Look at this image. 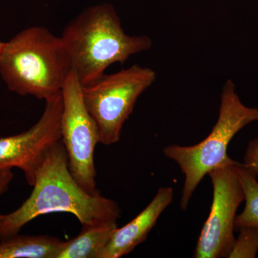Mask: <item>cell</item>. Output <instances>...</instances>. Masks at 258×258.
Here are the masks:
<instances>
[{
	"label": "cell",
	"instance_id": "6da1fadb",
	"mask_svg": "<svg viewBox=\"0 0 258 258\" xmlns=\"http://www.w3.org/2000/svg\"><path fill=\"white\" fill-rule=\"evenodd\" d=\"M30 197L14 212L5 215L0 225V240L18 235L24 226L37 217L54 212H67L81 225L116 221L120 217L118 203L101 193L92 195L80 186L71 174L62 142L55 144L39 167Z\"/></svg>",
	"mask_w": 258,
	"mask_h": 258
},
{
	"label": "cell",
	"instance_id": "7a4b0ae2",
	"mask_svg": "<svg viewBox=\"0 0 258 258\" xmlns=\"http://www.w3.org/2000/svg\"><path fill=\"white\" fill-rule=\"evenodd\" d=\"M60 37L83 86L101 77L111 64H123L152 45L146 35H127L114 7L108 3L85 8L64 27Z\"/></svg>",
	"mask_w": 258,
	"mask_h": 258
},
{
	"label": "cell",
	"instance_id": "3957f363",
	"mask_svg": "<svg viewBox=\"0 0 258 258\" xmlns=\"http://www.w3.org/2000/svg\"><path fill=\"white\" fill-rule=\"evenodd\" d=\"M72 71L60 36L33 26L6 42L0 55V76L8 89L21 96L47 101L61 92Z\"/></svg>",
	"mask_w": 258,
	"mask_h": 258
},
{
	"label": "cell",
	"instance_id": "277c9868",
	"mask_svg": "<svg viewBox=\"0 0 258 258\" xmlns=\"http://www.w3.org/2000/svg\"><path fill=\"white\" fill-rule=\"evenodd\" d=\"M216 123L204 140L194 146L169 145L163 152L179 166L184 175L180 208L185 210L203 178L213 169L232 164L227 155L231 141L246 125L258 121V108L245 106L232 80L222 88Z\"/></svg>",
	"mask_w": 258,
	"mask_h": 258
},
{
	"label": "cell",
	"instance_id": "5b68a950",
	"mask_svg": "<svg viewBox=\"0 0 258 258\" xmlns=\"http://www.w3.org/2000/svg\"><path fill=\"white\" fill-rule=\"evenodd\" d=\"M157 79L154 70L134 64L115 74H103L83 86V100L99 133V143L109 146L120 140L123 124L136 103Z\"/></svg>",
	"mask_w": 258,
	"mask_h": 258
},
{
	"label": "cell",
	"instance_id": "8992f818",
	"mask_svg": "<svg viewBox=\"0 0 258 258\" xmlns=\"http://www.w3.org/2000/svg\"><path fill=\"white\" fill-rule=\"evenodd\" d=\"M61 94V142L67 154L70 170L81 187L96 195L100 191L97 189L94 152L99 143V133L85 104L83 85L73 70Z\"/></svg>",
	"mask_w": 258,
	"mask_h": 258
},
{
	"label": "cell",
	"instance_id": "52a82bcc",
	"mask_svg": "<svg viewBox=\"0 0 258 258\" xmlns=\"http://www.w3.org/2000/svg\"><path fill=\"white\" fill-rule=\"evenodd\" d=\"M235 162L216 168L208 174L213 187V200L194 257L228 258L232 250L235 241L237 211L244 201L243 189L234 168Z\"/></svg>",
	"mask_w": 258,
	"mask_h": 258
},
{
	"label": "cell",
	"instance_id": "ba28073f",
	"mask_svg": "<svg viewBox=\"0 0 258 258\" xmlns=\"http://www.w3.org/2000/svg\"><path fill=\"white\" fill-rule=\"evenodd\" d=\"M61 92L45 101L38 121L23 133L0 137V170L18 168L33 186L39 167L51 149L61 141Z\"/></svg>",
	"mask_w": 258,
	"mask_h": 258
},
{
	"label": "cell",
	"instance_id": "9c48e42d",
	"mask_svg": "<svg viewBox=\"0 0 258 258\" xmlns=\"http://www.w3.org/2000/svg\"><path fill=\"white\" fill-rule=\"evenodd\" d=\"M173 199L172 187L159 188L157 195L143 211L123 227H117L99 258H120L132 252L147 240L158 219L171 205Z\"/></svg>",
	"mask_w": 258,
	"mask_h": 258
},
{
	"label": "cell",
	"instance_id": "30bf717a",
	"mask_svg": "<svg viewBox=\"0 0 258 258\" xmlns=\"http://www.w3.org/2000/svg\"><path fill=\"white\" fill-rule=\"evenodd\" d=\"M117 227L116 221L83 225L79 235L63 242L57 258H99Z\"/></svg>",
	"mask_w": 258,
	"mask_h": 258
},
{
	"label": "cell",
	"instance_id": "8fae6325",
	"mask_svg": "<svg viewBox=\"0 0 258 258\" xmlns=\"http://www.w3.org/2000/svg\"><path fill=\"white\" fill-rule=\"evenodd\" d=\"M63 242L53 236L18 234L0 240V258H57Z\"/></svg>",
	"mask_w": 258,
	"mask_h": 258
},
{
	"label": "cell",
	"instance_id": "7c38bea8",
	"mask_svg": "<svg viewBox=\"0 0 258 258\" xmlns=\"http://www.w3.org/2000/svg\"><path fill=\"white\" fill-rule=\"evenodd\" d=\"M237 175L244 194L243 211L236 216L235 230L249 226H258V181L249 166L236 161L234 164Z\"/></svg>",
	"mask_w": 258,
	"mask_h": 258
},
{
	"label": "cell",
	"instance_id": "4fadbf2b",
	"mask_svg": "<svg viewBox=\"0 0 258 258\" xmlns=\"http://www.w3.org/2000/svg\"><path fill=\"white\" fill-rule=\"evenodd\" d=\"M228 258H254L258 254V226L240 228Z\"/></svg>",
	"mask_w": 258,
	"mask_h": 258
},
{
	"label": "cell",
	"instance_id": "5bb4252c",
	"mask_svg": "<svg viewBox=\"0 0 258 258\" xmlns=\"http://www.w3.org/2000/svg\"><path fill=\"white\" fill-rule=\"evenodd\" d=\"M244 164L249 166L258 181V137L249 141L244 155Z\"/></svg>",
	"mask_w": 258,
	"mask_h": 258
},
{
	"label": "cell",
	"instance_id": "9a60e30c",
	"mask_svg": "<svg viewBox=\"0 0 258 258\" xmlns=\"http://www.w3.org/2000/svg\"><path fill=\"white\" fill-rule=\"evenodd\" d=\"M13 177H14V174L12 171V169L0 170V197L9 189L10 183L13 181ZM5 215L0 214V225Z\"/></svg>",
	"mask_w": 258,
	"mask_h": 258
},
{
	"label": "cell",
	"instance_id": "2e32d148",
	"mask_svg": "<svg viewBox=\"0 0 258 258\" xmlns=\"http://www.w3.org/2000/svg\"><path fill=\"white\" fill-rule=\"evenodd\" d=\"M5 44H6V42H5L0 41V55H1L3 50H4Z\"/></svg>",
	"mask_w": 258,
	"mask_h": 258
}]
</instances>
